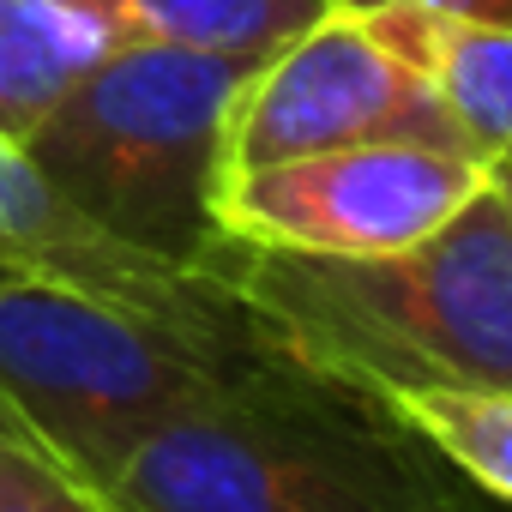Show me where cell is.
I'll return each mask as SVG.
<instances>
[{"instance_id":"cell-8","label":"cell","mask_w":512,"mask_h":512,"mask_svg":"<svg viewBox=\"0 0 512 512\" xmlns=\"http://www.w3.org/2000/svg\"><path fill=\"white\" fill-rule=\"evenodd\" d=\"M386 37L416 61L458 145L482 163L512 151V19H464L434 7H368Z\"/></svg>"},{"instance_id":"cell-1","label":"cell","mask_w":512,"mask_h":512,"mask_svg":"<svg viewBox=\"0 0 512 512\" xmlns=\"http://www.w3.org/2000/svg\"><path fill=\"white\" fill-rule=\"evenodd\" d=\"M205 272L290 362L350 392H512V211L494 187L398 253L326 260L223 241Z\"/></svg>"},{"instance_id":"cell-3","label":"cell","mask_w":512,"mask_h":512,"mask_svg":"<svg viewBox=\"0 0 512 512\" xmlns=\"http://www.w3.org/2000/svg\"><path fill=\"white\" fill-rule=\"evenodd\" d=\"M253 61L260 55L115 43L31 127L25 157L115 235L205 272L229 241L211 199L223 181L229 103Z\"/></svg>"},{"instance_id":"cell-12","label":"cell","mask_w":512,"mask_h":512,"mask_svg":"<svg viewBox=\"0 0 512 512\" xmlns=\"http://www.w3.org/2000/svg\"><path fill=\"white\" fill-rule=\"evenodd\" d=\"M0 512H127L0 398Z\"/></svg>"},{"instance_id":"cell-4","label":"cell","mask_w":512,"mask_h":512,"mask_svg":"<svg viewBox=\"0 0 512 512\" xmlns=\"http://www.w3.org/2000/svg\"><path fill=\"white\" fill-rule=\"evenodd\" d=\"M278 368H290L278 344H223L79 290L0 278V398L97 482L157 422Z\"/></svg>"},{"instance_id":"cell-7","label":"cell","mask_w":512,"mask_h":512,"mask_svg":"<svg viewBox=\"0 0 512 512\" xmlns=\"http://www.w3.org/2000/svg\"><path fill=\"white\" fill-rule=\"evenodd\" d=\"M0 278L79 290V296L115 302L127 314H145L199 338H223V344H272L253 326V314L235 302L229 284L193 266H175L163 253L115 235L91 211H79L7 133H0Z\"/></svg>"},{"instance_id":"cell-13","label":"cell","mask_w":512,"mask_h":512,"mask_svg":"<svg viewBox=\"0 0 512 512\" xmlns=\"http://www.w3.org/2000/svg\"><path fill=\"white\" fill-rule=\"evenodd\" d=\"M350 7H386V0H350ZM404 7L464 13V19H512V0H404Z\"/></svg>"},{"instance_id":"cell-15","label":"cell","mask_w":512,"mask_h":512,"mask_svg":"<svg viewBox=\"0 0 512 512\" xmlns=\"http://www.w3.org/2000/svg\"><path fill=\"white\" fill-rule=\"evenodd\" d=\"M482 512H506V506H494V500H488V506H482Z\"/></svg>"},{"instance_id":"cell-6","label":"cell","mask_w":512,"mask_h":512,"mask_svg":"<svg viewBox=\"0 0 512 512\" xmlns=\"http://www.w3.org/2000/svg\"><path fill=\"white\" fill-rule=\"evenodd\" d=\"M368 139L458 145L428 79L386 25L368 7L332 0L314 25L247 67L223 127V175Z\"/></svg>"},{"instance_id":"cell-10","label":"cell","mask_w":512,"mask_h":512,"mask_svg":"<svg viewBox=\"0 0 512 512\" xmlns=\"http://www.w3.org/2000/svg\"><path fill=\"white\" fill-rule=\"evenodd\" d=\"M73 13L109 31V43H181L272 55L284 37L314 25L332 0H67Z\"/></svg>"},{"instance_id":"cell-5","label":"cell","mask_w":512,"mask_h":512,"mask_svg":"<svg viewBox=\"0 0 512 512\" xmlns=\"http://www.w3.org/2000/svg\"><path fill=\"white\" fill-rule=\"evenodd\" d=\"M488 187V163L458 145L368 139L338 151H308L217 181V229L247 247L368 260L398 253L440 223H452Z\"/></svg>"},{"instance_id":"cell-2","label":"cell","mask_w":512,"mask_h":512,"mask_svg":"<svg viewBox=\"0 0 512 512\" xmlns=\"http://www.w3.org/2000/svg\"><path fill=\"white\" fill-rule=\"evenodd\" d=\"M127 512H482L380 398L302 362L157 422L103 482Z\"/></svg>"},{"instance_id":"cell-9","label":"cell","mask_w":512,"mask_h":512,"mask_svg":"<svg viewBox=\"0 0 512 512\" xmlns=\"http://www.w3.org/2000/svg\"><path fill=\"white\" fill-rule=\"evenodd\" d=\"M109 49V31L67 0H0V133L25 145L73 79Z\"/></svg>"},{"instance_id":"cell-11","label":"cell","mask_w":512,"mask_h":512,"mask_svg":"<svg viewBox=\"0 0 512 512\" xmlns=\"http://www.w3.org/2000/svg\"><path fill=\"white\" fill-rule=\"evenodd\" d=\"M416 440H428L476 494L512 512V392L506 386H410L380 398Z\"/></svg>"},{"instance_id":"cell-14","label":"cell","mask_w":512,"mask_h":512,"mask_svg":"<svg viewBox=\"0 0 512 512\" xmlns=\"http://www.w3.org/2000/svg\"><path fill=\"white\" fill-rule=\"evenodd\" d=\"M488 187L506 199V211H512V151H500L494 163H488Z\"/></svg>"}]
</instances>
